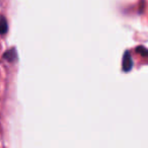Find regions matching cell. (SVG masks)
<instances>
[{
    "instance_id": "cell-2",
    "label": "cell",
    "mask_w": 148,
    "mask_h": 148,
    "mask_svg": "<svg viewBox=\"0 0 148 148\" xmlns=\"http://www.w3.org/2000/svg\"><path fill=\"white\" fill-rule=\"evenodd\" d=\"M3 58L6 59V61H9V62L14 61L15 58H16V50H15L14 48H12V49L6 51L4 53V55H3Z\"/></svg>"
},
{
    "instance_id": "cell-1",
    "label": "cell",
    "mask_w": 148,
    "mask_h": 148,
    "mask_svg": "<svg viewBox=\"0 0 148 148\" xmlns=\"http://www.w3.org/2000/svg\"><path fill=\"white\" fill-rule=\"evenodd\" d=\"M8 32V23L4 15L0 14V35L4 36Z\"/></svg>"
}]
</instances>
